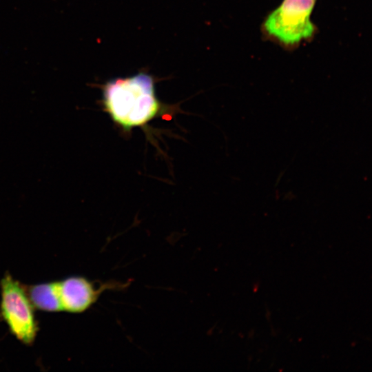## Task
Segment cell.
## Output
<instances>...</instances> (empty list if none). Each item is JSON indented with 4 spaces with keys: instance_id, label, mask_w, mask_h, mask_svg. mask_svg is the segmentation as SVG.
Segmentation results:
<instances>
[{
    "instance_id": "obj_1",
    "label": "cell",
    "mask_w": 372,
    "mask_h": 372,
    "mask_svg": "<svg viewBox=\"0 0 372 372\" xmlns=\"http://www.w3.org/2000/svg\"><path fill=\"white\" fill-rule=\"evenodd\" d=\"M103 103L112 120L125 130L146 124L160 110L154 80L142 72L107 81L103 87Z\"/></svg>"
},
{
    "instance_id": "obj_2",
    "label": "cell",
    "mask_w": 372,
    "mask_h": 372,
    "mask_svg": "<svg viewBox=\"0 0 372 372\" xmlns=\"http://www.w3.org/2000/svg\"><path fill=\"white\" fill-rule=\"evenodd\" d=\"M0 313L12 334L21 342L32 344L38 331L34 307L25 288L7 273L0 282Z\"/></svg>"
},
{
    "instance_id": "obj_3",
    "label": "cell",
    "mask_w": 372,
    "mask_h": 372,
    "mask_svg": "<svg viewBox=\"0 0 372 372\" xmlns=\"http://www.w3.org/2000/svg\"><path fill=\"white\" fill-rule=\"evenodd\" d=\"M316 0H283L265 19L267 33L286 45H293L310 38L315 27L311 14Z\"/></svg>"
},
{
    "instance_id": "obj_4",
    "label": "cell",
    "mask_w": 372,
    "mask_h": 372,
    "mask_svg": "<svg viewBox=\"0 0 372 372\" xmlns=\"http://www.w3.org/2000/svg\"><path fill=\"white\" fill-rule=\"evenodd\" d=\"M57 282L62 309L73 313L87 310L103 291L123 290L130 284L113 280L101 283L96 288L94 282L81 276H72Z\"/></svg>"
},
{
    "instance_id": "obj_5",
    "label": "cell",
    "mask_w": 372,
    "mask_h": 372,
    "mask_svg": "<svg viewBox=\"0 0 372 372\" xmlns=\"http://www.w3.org/2000/svg\"><path fill=\"white\" fill-rule=\"evenodd\" d=\"M25 290L30 302L36 309L48 312L63 311L57 281L28 286Z\"/></svg>"
}]
</instances>
